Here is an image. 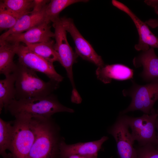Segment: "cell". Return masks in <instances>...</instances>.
<instances>
[{
  "instance_id": "obj_20",
  "label": "cell",
  "mask_w": 158,
  "mask_h": 158,
  "mask_svg": "<svg viewBox=\"0 0 158 158\" xmlns=\"http://www.w3.org/2000/svg\"><path fill=\"white\" fill-rule=\"evenodd\" d=\"M54 42L51 40L43 42L25 45L28 48L35 54L47 61L53 63L59 62L57 54L54 48Z\"/></svg>"
},
{
  "instance_id": "obj_5",
  "label": "cell",
  "mask_w": 158,
  "mask_h": 158,
  "mask_svg": "<svg viewBox=\"0 0 158 158\" xmlns=\"http://www.w3.org/2000/svg\"><path fill=\"white\" fill-rule=\"evenodd\" d=\"M132 81L131 87L122 91L123 95L130 97L131 101L128 107L121 114L140 110L145 114H150L154 105L158 100V79L144 85L138 84L133 80Z\"/></svg>"
},
{
  "instance_id": "obj_29",
  "label": "cell",
  "mask_w": 158,
  "mask_h": 158,
  "mask_svg": "<svg viewBox=\"0 0 158 158\" xmlns=\"http://www.w3.org/2000/svg\"><path fill=\"white\" fill-rule=\"evenodd\" d=\"M156 127H157V128L158 129V121H157H157ZM157 142L158 143V133L157 136Z\"/></svg>"
},
{
  "instance_id": "obj_14",
  "label": "cell",
  "mask_w": 158,
  "mask_h": 158,
  "mask_svg": "<svg viewBox=\"0 0 158 158\" xmlns=\"http://www.w3.org/2000/svg\"><path fill=\"white\" fill-rule=\"evenodd\" d=\"M108 139L107 136H104L95 141L68 144L63 138L60 147V158H66L73 154L97 155L102 145Z\"/></svg>"
},
{
  "instance_id": "obj_15",
  "label": "cell",
  "mask_w": 158,
  "mask_h": 158,
  "mask_svg": "<svg viewBox=\"0 0 158 158\" xmlns=\"http://www.w3.org/2000/svg\"><path fill=\"white\" fill-rule=\"evenodd\" d=\"M133 73L132 69L120 64H105L96 70L97 78L105 84L111 83L113 79L123 80L133 78Z\"/></svg>"
},
{
  "instance_id": "obj_9",
  "label": "cell",
  "mask_w": 158,
  "mask_h": 158,
  "mask_svg": "<svg viewBox=\"0 0 158 158\" xmlns=\"http://www.w3.org/2000/svg\"><path fill=\"white\" fill-rule=\"evenodd\" d=\"M60 20L63 28L73 38L75 45V52L77 55L98 67L104 65L101 56L97 54L90 44L80 34L73 20L65 17L60 18Z\"/></svg>"
},
{
  "instance_id": "obj_1",
  "label": "cell",
  "mask_w": 158,
  "mask_h": 158,
  "mask_svg": "<svg viewBox=\"0 0 158 158\" xmlns=\"http://www.w3.org/2000/svg\"><path fill=\"white\" fill-rule=\"evenodd\" d=\"M35 137L28 158H60V147L63 138L52 118L33 117Z\"/></svg>"
},
{
  "instance_id": "obj_16",
  "label": "cell",
  "mask_w": 158,
  "mask_h": 158,
  "mask_svg": "<svg viewBox=\"0 0 158 158\" xmlns=\"http://www.w3.org/2000/svg\"><path fill=\"white\" fill-rule=\"evenodd\" d=\"M46 6L39 12H30V13L20 17L12 28L1 35L0 41L4 40L11 35L23 32L44 22L45 21V11Z\"/></svg>"
},
{
  "instance_id": "obj_11",
  "label": "cell",
  "mask_w": 158,
  "mask_h": 158,
  "mask_svg": "<svg viewBox=\"0 0 158 158\" xmlns=\"http://www.w3.org/2000/svg\"><path fill=\"white\" fill-rule=\"evenodd\" d=\"M112 5L127 14L134 22L139 36L138 43L135 46L138 51H145L150 47L158 48V38L150 30L147 25L140 19L126 6L116 0L112 1Z\"/></svg>"
},
{
  "instance_id": "obj_28",
  "label": "cell",
  "mask_w": 158,
  "mask_h": 158,
  "mask_svg": "<svg viewBox=\"0 0 158 158\" xmlns=\"http://www.w3.org/2000/svg\"><path fill=\"white\" fill-rule=\"evenodd\" d=\"M145 23L152 28L158 27V19H151L147 20Z\"/></svg>"
},
{
  "instance_id": "obj_10",
  "label": "cell",
  "mask_w": 158,
  "mask_h": 158,
  "mask_svg": "<svg viewBox=\"0 0 158 158\" xmlns=\"http://www.w3.org/2000/svg\"><path fill=\"white\" fill-rule=\"evenodd\" d=\"M129 127L121 116L108 130L116 141L119 158H138L137 150L133 147L135 141Z\"/></svg>"
},
{
  "instance_id": "obj_8",
  "label": "cell",
  "mask_w": 158,
  "mask_h": 158,
  "mask_svg": "<svg viewBox=\"0 0 158 158\" xmlns=\"http://www.w3.org/2000/svg\"><path fill=\"white\" fill-rule=\"evenodd\" d=\"M15 52L18 57V62L22 65L35 72L43 73L51 80L59 83L63 80V77L57 72L53 63L35 54L26 45L17 43Z\"/></svg>"
},
{
  "instance_id": "obj_26",
  "label": "cell",
  "mask_w": 158,
  "mask_h": 158,
  "mask_svg": "<svg viewBox=\"0 0 158 158\" xmlns=\"http://www.w3.org/2000/svg\"><path fill=\"white\" fill-rule=\"evenodd\" d=\"M144 2L148 5L153 7L155 12L158 15V0H147Z\"/></svg>"
},
{
  "instance_id": "obj_2",
  "label": "cell",
  "mask_w": 158,
  "mask_h": 158,
  "mask_svg": "<svg viewBox=\"0 0 158 158\" xmlns=\"http://www.w3.org/2000/svg\"><path fill=\"white\" fill-rule=\"evenodd\" d=\"M5 111L13 116L24 115L32 117L50 118L60 112L73 113V109L61 104L52 93L47 96L14 99L8 106Z\"/></svg>"
},
{
  "instance_id": "obj_13",
  "label": "cell",
  "mask_w": 158,
  "mask_h": 158,
  "mask_svg": "<svg viewBox=\"0 0 158 158\" xmlns=\"http://www.w3.org/2000/svg\"><path fill=\"white\" fill-rule=\"evenodd\" d=\"M133 63L136 68L142 67L140 76L144 81L150 82L158 79V57L154 48L150 47L148 50L142 51L134 58Z\"/></svg>"
},
{
  "instance_id": "obj_22",
  "label": "cell",
  "mask_w": 158,
  "mask_h": 158,
  "mask_svg": "<svg viewBox=\"0 0 158 158\" xmlns=\"http://www.w3.org/2000/svg\"><path fill=\"white\" fill-rule=\"evenodd\" d=\"M24 15L18 14L8 9L0 1V30L12 28L17 20Z\"/></svg>"
},
{
  "instance_id": "obj_4",
  "label": "cell",
  "mask_w": 158,
  "mask_h": 158,
  "mask_svg": "<svg viewBox=\"0 0 158 158\" xmlns=\"http://www.w3.org/2000/svg\"><path fill=\"white\" fill-rule=\"evenodd\" d=\"M14 117L10 158H28L35 137L34 118L24 115Z\"/></svg>"
},
{
  "instance_id": "obj_18",
  "label": "cell",
  "mask_w": 158,
  "mask_h": 158,
  "mask_svg": "<svg viewBox=\"0 0 158 158\" xmlns=\"http://www.w3.org/2000/svg\"><path fill=\"white\" fill-rule=\"evenodd\" d=\"M15 77L13 73L0 80V111L5 110L9 104L15 99Z\"/></svg>"
},
{
  "instance_id": "obj_21",
  "label": "cell",
  "mask_w": 158,
  "mask_h": 158,
  "mask_svg": "<svg viewBox=\"0 0 158 158\" xmlns=\"http://www.w3.org/2000/svg\"><path fill=\"white\" fill-rule=\"evenodd\" d=\"M13 122L6 121L0 118V154L3 158H10V154L6 150L9 149L13 132Z\"/></svg>"
},
{
  "instance_id": "obj_7",
  "label": "cell",
  "mask_w": 158,
  "mask_h": 158,
  "mask_svg": "<svg viewBox=\"0 0 158 158\" xmlns=\"http://www.w3.org/2000/svg\"><path fill=\"white\" fill-rule=\"evenodd\" d=\"M53 26L54 29L55 40L54 48L57 54L59 62L65 68L73 89H75L72 68L78 56L74 52L68 42L66 31L62 24L60 18L53 23Z\"/></svg>"
},
{
  "instance_id": "obj_27",
  "label": "cell",
  "mask_w": 158,
  "mask_h": 158,
  "mask_svg": "<svg viewBox=\"0 0 158 158\" xmlns=\"http://www.w3.org/2000/svg\"><path fill=\"white\" fill-rule=\"evenodd\" d=\"M66 158H97V155L73 154L70 155Z\"/></svg>"
},
{
  "instance_id": "obj_12",
  "label": "cell",
  "mask_w": 158,
  "mask_h": 158,
  "mask_svg": "<svg viewBox=\"0 0 158 158\" xmlns=\"http://www.w3.org/2000/svg\"><path fill=\"white\" fill-rule=\"evenodd\" d=\"M49 23L45 20L23 32L11 35L3 41L12 44L23 42L25 45L50 41L54 37V34Z\"/></svg>"
},
{
  "instance_id": "obj_24",
  "label": "cell",
  "mask_w": 158,
  "mask_h": 158,
  "mask_svg": "<svg viewBox=\"0 0 158 158\" xmlns=\"http://www.w3.org/2000/svg\"><path fill=\"white\" fill-rule=\"evenodd\" d=\"M152 145L140 146L136 150L138 158H158V148H155Z\"/></svg>"
},
{
  "instance_id": "obj_17",
  "label": "cell",
  "mask_w": 158,
  "mask_h": 158,
  "mask_svg": "<svg viewBox=\"0 0 158 158\" xmlns=\"http://www.w3.org/2000/svg\"><path fill=\"white\" fill-rule=\"evenodd\" d=\"M17 44L0 41V73L5 76L13 73L16 68L13 61Z\"/></svg>"
},
{
  "instance_id": "obj_23",
  "label": "cell",
  "mask_w": 158,
  "mask_h": 158,
  "mask_svg": "<svg viewBox=\"0 0 158 158\" xmlns=\"http://www.w3.org/2000/svg\"><path fill=\"white\" fill-rule=\"evenodd\" d=\"M1 1L9 10L23 15L30 13L33 6V0H4Z\"/></svg>"
},
{
  "instance_id": "obj_25",
  "label": "cell",
  "mask_w": 158,
  "mask_h": 158,
  "mask_svg": "<svg viewBox=\"0 0 158 158\" xmlns=\"http://www.w3.org/2000/svg\"><path fill=\"white\" fill-rule=\"evenodd\" d=\"M50 0H33V6L32 13H37L41 11L47 5Z\"/></svg>"
},
{
  "instance_id": "obj_3",
  "label": "cell",
  "mask_w": 158,
  "mask_h": 158,
  "mask_svg": "<svg viewBox=\"0 0 158 158\" xmlns=\"http://www.w3.org/2000/svg\"><path fill=\"white\" fill-rule=\"evenodd\" d=\"M13 73L15 77L16 100L47 96L59 86V83L52 80L45 82L38 76L36 72L18 62Z\"/></svg>"
},
{
  "instance_id": "obj_19",
  "label": "cell",
  "mask_w": 158,
  "mask_h": 158,
  "mask_svg": "<svg viewBox=\"0 0 158 158\" xmlns=\"http://www.w3.org/2000/svg\"><path fill=\"white\" fill-rule=\"evenodd\" d=\"M86 0H51L47 5L45 11V20L53 23L60 19L59 14L70 5L78 2L88 1Z\"/></svg>"
},
{
  "instance_id": "obj_6",
  "label": "cell",
  "mask_w": 158,
  "mask_h": 158,
  "mask_svg": "<svg viewBox=\"0 0 158 158\" xmlns=\"http://www.w3.org/2000/svg\"><path fill=\"white\" fill-rule=\"evenodd\" d=\"M158 115L153 109L150 114H144L139 117L121 116L131 128V134L134 140L143 146L157 142L155 127Z\"/></svg>"
}]
</instances>
